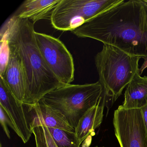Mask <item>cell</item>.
<instances>
[{"mask_svg":"<svg viewBox=\"0 0 147 147\" xmlns=\"http://www.w3.org/2000/svg\"><path fill=\"white\" fill-rule=\"evenodd\" d=\"M116 47L141 58L147 57V0L122 2L71 31Z\"/></svg>","mask_w":147,"mask_h":147,"instance_id":"1","label":"cell"},{"mask_svg":"<svg viewBox=\"0 0 147 147\" xmlns=\"http://www.w3.org/2000/svg\"><path fill=\"white\" fill-rule=\"evenodd\" d=\"M34 24L13 15L3 26L1 36L18 48L24 70L26 93L23 104L38 103L48 93L63 85L54 74L42 56L35 38Z\"/></svg>","mask_w":147,"mask_h":147,"instance_id":"2","label":"cell"},{"mask_svg":"<svg viewBox=\"0 0 147 147\" xmlns=\"http://www.w3.org/2000/svg\"><path fill=\"white\" fill-rule=\"evenodd\" d=\"M140 58L107 45H104L102 50L95 56L98 81L106 97L111 98L113 102L139 73Z\"/></svg>","mask_w":147,"mask_h":147,"instance_id":"3","label":"cell"},{"mask_svg":"<svg viewBox=\"0 0 147 147\" xmlns=\"http://www.w3.org/2000/svg\"><path fill=\"white\" fill-rule=\"evenodd\" d=\"M103 92L99 81L84 85L69 84L48 93L40 101L61 113L75 129L84 114L97 105Z\"/></svg>","mask_w":147,"mask_h":147,"instance_id":"4","label":"cell"},{"mask_svg":"<svg viewBox=\"0 0 147 147\" xmlns=\"http://www.w3.org/2000/svg\"><path fill=\"white\" fill-rule=\"evenodd\" d=\"M123 0H61L50 20L55 29L63 31L74 30Z\"/></svg>","mask_w":147,"mask_h":147,"instance_id":"5","label":"cell"},{"mask_svg":"<svg viewBox=\"0 0 147 147\" xmlns=\"http://www.w3.org/2000/svg\"><path fill=\"white\" fill-rule=\"evenodd\" d=\"M38 49L54 74L64 85L74 79V59L64 44L58 38L47 34L35 32Z\"/></svg>","mask_w":147,"mask_h":147,"instance_id":"6","label":"cell"},{"mask_svg":"<svg viewBox=\"0 0 147 147\" xmlns=\"http://www.w3.org/2000/svg\"><path fill=\"white\" fill-rule=\"evenodd\" d=\"M115 136L120 147H147V134L141 109L119 106L113 119Z\"/></svg>","mask_w":147,"mask_h":147,"instance_id":"7","label":"cell"},{"mask_svg":"<svg viewBox=\"0 0 147 147\" xmlns=\"http://www.w3.org/2000/svg\"><path fill=\"white\" fill-rule=\"evenodd\" d=\"M0 106L3 107L13 121L18 136L24 143L30 140L32 134L24 104L14 96L3 78L0 76Z\"/></svg>","mask_w":147,"mask_h":147,"instance_id":"8","label":"cell"},{"mask_svg":"<svg viewBox=\"0 0 147 147\" xmlns=\"http://www.w3.org/2000/svg\"><path fill=\"white\" fill-rule=\"evenodd\" d=\"M24 105L30 124L31 129L43 126L75 132V128L69 124L61 113L42 101H39L32 105Z\"/></svg>","mask_w":147,"mask_h":147,"instance_id":"9","label":"cell"},{"mask_svg":"<svg viewBox=\"0 0 147 147\" xmlns=\"http://www.w3.org/2000/svg\"><path fill=\"white\" fill-rule=\"evenodd\" d=\"M8 42L10 57L5 74L1 76L16 98L24 103L26 93V82L23 63L18 48Z\"/></svg>","mask_w":147,"mask_h":147,"instance_id":"10","label":"cell"},{"mask_svg":"<svg viewBox=\"0 0 147 147\" xmlns=\"http://www.w3.org/2000/svg\"><path fill=\"white\" fill-rule=\"evenodd\" d=\"M61 0H26L14 16L35 24L41 20H50L52 12Z\"/></svg>","mask_w":147,"mask_h":147,"instance_id":"11","label":"cell"},{"mask_svg":"<svg viewBox=\"0 0 147 147\" xmlns=\"http://www.w3.org/2000/svg\"><path fill=\"white\" fill-rule=\"evenodd\" d=\"M106 98V96L103 92L97 105L88 111L81 118L75 129L76 134L81 143L101 124L104 116Z\"/></svg>","mask_w":147,"mask_h":147,"instance_id":"12","label":"cell"},{"mask_svg":"<svg viewBox=\"0 0 147 147\" xmlns=\"http://www.w3.org/2000/svg\"><path fill=\"white\" fill-rule=\"evenodd\" d=\"M146 105L147 76L142 77L138 73L126 87L123 104L121 106L125 109H141Z\"/></svg>","mask_w":147,"mask_h":147,"instance_id":"13","label":"cell"},{"mask_svg":"<svg viewBox=\"0 0 147 147\" xmlns=\"http://www.w3.org/2000/svg\"><path fill=\"white\" fill-rule=\"evenodd\" d=\"M48 129L58 147H80L81 144L75 132L56 128Z\"/></svg>","mask_w":147,"mask_h":147,"instance_id":"14","label":"cell"},{"mask_svg":"<svg viewBox=\"0 0 147 147\" xmlns=\"http://www.w3.org/2000/svg\"><path fill=\"white\" fill-rule=\"evenodd\" d=\"M31 129L35 136L36 147H58L48 127L37 126Z\"/></svg>","mask_w":147,"mask_h":147,"instance_id":"15","label":"cell"},{"mask_svg":"<svg viewBox=\"0 0 147 147\" xmlns=\"http://www.w3.org/2000/svg\"><path fill=\"white\" fill-rule=\"evenodd\" d=\"M10 49L8 41L4 37L1 36L0 55V76H3L6 69L9 57Z\"/></svg>","mask_w":147,"mask_h":147,"instance_id":"16","label":"cell"},{"mask_svg":"<svg viewBox=\"0 0 147 147\" xmlns=\"http://www.w3.org/2000/svg\"><path fill=\"white\" fill-rule=\"evenodd\" d=\"M0 120H1V124L4 131L8 138L10 139L11 138L10 132L8 129V126H7L8 125L6 120V112L5 109L1 106H0Z\"/></svg>","mask_w":147,"mask_h":147,"instance_id":"17","label":"cell"},{"mask_svg":"<svg viewBox=\"0 0 147 147\" xmlns=\"http://www.w3.org/2000/svg\"><path fill=\"white\" fill-rule=\"evenodd\" d=\"M143 119L147 134V105L141 108Z\"/></svg>","mask_w":147,"mask_h":147,"instance_id":"18","label":"cell"},{"mask_svg":"<svg viewBox=\"0 0 147 147\" xmlns=\"http://www.w3.org/2000/svg\"><path fill=\"white\" fill-rule=\"evenodd\" d=\"M144 61L139 69V74L140 75L142 74L143 71L147 68V57H144Z\"/></svg>","mask_w":147,"mask_h":147,"instance_id":"19","label":"cell"},{"mask_svg":"<svg viewBox=\"0 0 147 147\" xmlns=\"http://www.w3.org/2000/svg\"><path fill=\"white\" fill-rule=\"evenodd\" d=\"M0 147H2V144H1H1H0Z\"/></svg>","mask_w":147,"mask_h":147,"instance_id":"20","label":"cell"},{"mask_svg":"<svg viewBox=\"0 0 147 147\" xmlns=\"http://www.w3.org/2000/svg\"></svg>","mask_w":147,"mask_h":147,"instance_id":"21","label":"cell"},{"mask_svg":"<svg viewBox=\"0 0 147 147\" xmlns=\"http://www.w3.org/2000/svg\"></svg>","mask_w":147,"mask_h":147,"instance_id":"22","label":"cell"},{"mask_svg":"<svg viewBox=\"0 0 147 147\" xmlns=\"http://www.w3.org/2000/svg\"></svg>","mask_w":147,"mask_h":147,"instance_id":"23","label":"cell"}]
</instances>
